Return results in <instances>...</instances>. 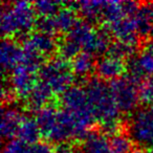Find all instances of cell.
I'll list each match as a JSON object with an SVG mask.
<instances>
[{"mask_svg": "<svg viewBox=\"0 0 153 153\" xmlns=\"http://www.w3.org/2000/svg\"><path fill=\"white\" fill-rule=\"evenodd\" d=\"M85 90L94 117L101 124L110 121H120V112L109 85L105 81L92 76L86 81Z\"/></svg>", "mask_w": 153, "mask_h": 153, "instance_id": "1", "label": "cell"}, {"mask_svg": "<svg viewBox=\"0 0 153 153\" xmlns=\"http://www.w3.org/2000/svg\"><path fill=\"white\" fill-rule=\"evenodd\" d=\"M39 78L49 86L53 94H63L65 90L71 87L74 76L68 61L59 57L51 58L44 63L38 71Z\"/></svg>", "mask_w": 153, "mask_h": 153, "instance_id": "2", "label": "cell"}, {"mask_svg": "<svg viewBox=\"0 0 153 153\" xmlns=\"http://www.w3.org/2000/svg\"><path fill=\"white\" fill-rule=\"evenodd\" d=\"M128 132L134 143L153 147V107L136 110L130 119Z\"/></svg>", "mask_w": 153, "mask_h": 153, "instance_id": "3", "label": "cell"}, {"mask_svg": "<svg viewBox=\"0 0 153 153\" xmlns=\"http://www.w3.org/2000/svg\"><path fill=\"white\" fill-rule=\"evenodd\" d=\"M109 87L115 104L121 112H131L137 107L140 101L138 88L133 85L129 80L126 79L125 76L111 81Z\"/></svg>", "mask_w": 153, "mask_h": 153, "instance_id": "4", "label": "cell"}, {"mask_svg": "<svg viewBox=\"0 0 153 153\" xmlns=\"http://www.w3.org/2000/svg\"><path fill=\"white\" fill-rule=\"evenodd\" d=\"M76 130V120L69 111L62 109L59 110L57 123L53 128L46 134V138L55 144H62L74 138Z\"/></svg>", "mask_w": 153, "mask_h": 153, "instance_id": "5", "label": "cell"}, {"mask_svg": "<svg viewBox=\"0 0 153 153\" xmlns=\"http://www.w3.org/2000/svg\"><path fill=\"white\" fill-rule=\"evenodd\" d=\"M105 28L110 34V36L117 38V40L138 47L140 38L136 30L133 18L124 17L113 23H108Z\"/></svg>", "mask_w": 153, "mask_h": 153, "instance_id": "6", "label": "cell"}, {"mask_svg": "<svg viewBox=\"0 0 153 153\" xmlns=\"http://www.w3.org/2000/svg\"><path fill=\"white\" fill-rule=\"evenodd\" d=\"M37 83L38 82L35 74L28 71L21 65H18L12 71V76L10 78V84L16 96L25 101Z\"/></svg>", "mask_w": 153, "mask_h": 153, "instance_id": "7", "label": "cell"}, {"mask_svg": "<svg viewBox=\"0 0 153 153\" xmlns=\"http://www.w3.org/2000/svg\"><path fill=\"white\" fill-rule=\"evenodd\" d=\"M11 10L18 26V36L26 35L36 25V12L32 3L26 1H17L11 3Z\"/></svg>", "mask_w": 153, "mask_h": 153, "instance_id": "8", "label": "cell"}, {"mask_svg": "<svg viewBox=\"0 0 153 153\" xmlns=\"http://www.w3.org/2000/svg\"><path fill=\"white\" fill-rule=\"evenodd\" d=\"M94 72L99 79L103 81H113L126 72V63L123 60L115 59L112 57L100 58L96 62Z\"/></svg>", "mask_w": 153, "mask_h": 153, "instance_id": "9", "label": "cell"}, {"mask_svg": "<svg viewBox=\"0 0 153 153\" xmlns=\"http://www.w3.org/2000/svg\"><path fill=\"white\" fill-rule=\"evenodd\" d=\"M24 115L17 108H12L4 106L1 109V125H0V131H1V137L5 140H13L14 136L17 135L18 129L23 121Z\"/></svg>", "mask_w": 153, "mask_h": 153, "instance_id": "10", "label": "cell"}, {"mask_svg": "<svg viewBox=\"0 0 153 153\" xmlns=\"http://www.w3.org/2000/svg\"><path fill=\"white\" fill-rule=\"evenodd\" d=\"M23 51L15 40L5 38L1 42L0 59L3 71H13L22 61Z\"/></svg>", "mask_w": 153, "mask_h": 153, "instance_id": "11", "label": "cell"}, {"mask_svg": "<svg viewBox=\"0 0 153 153\" xmlns=\"http://www.w3.org/2000/svg\"><path fill=\"white\" fill-rule=\"evenodd\" d=\"M53 91L44 82L40 81L36 84L34 89L26 99V107L32 112H38L41 108L49 104V101L53 98Z\"/></svg>", "mask_w": 153, "mask_h": 153, "instance_id": "12", "label": "cell"}, {"mask_svg": "<svg viewBox=\"0 0 153 153\" xmlns=\"http://www.w3.org/2000/svg\"><path fill=\"white\" fill-rule=\"evenodd\" d=\"M80 149L81 153H111L109 140L100 130H90Z\"/></svg>", "mask_w": 153, "mask_h": 153, "instance_id": "13", "label": "cell"}, {"mask_svg": "<svg viewBox=\"0 0 153 153\" xmlns=\"http://www.w3.org/2000/svg\"><path fill=\"white\" fill-rule=\"evenodd\" d=\"M22 51H23V57H22V61L19 65H21L22 67H24L33 74L39 71L44 64V56L33 46L28 38H26L22 42Z\"/></svg>", "mask_w": 153, "mask_h": 153, "instance_id": "14", "label": "cell"}, {"mask_svg": "<svg viewBox=\"0 0 153 153\" xmlns=\"http://www.w3.org/2000/svg\"><path fill=\"white\" fill-rule=\"evenodd\" d=\"M96 34V30L92 27L91 23L85 20H78L74 26L67 35V38L76 42L82 48H85Z\"/></svg>", "mask_w": 153, "mask_h": 153, "instance_id": "15", "label": "cell"}, {"mask_svg": "<svg viewBox=\"0 0 153 153\" xmlns=\"http://www.w3.org/2000/svg\"><path fill=\"white\" fill-rule=\"evenodd\" d=\"M58 110L57 106L53 103H49L45 107L41 108L38 112H36V119L41 132L44 135H46L49 131L53 128V126L57 123V117H58Z\"/></svg>", "mask_w": 153, "mask_h": 153, "instance_id": "16", "label": "cell"}, {"mask_svg": "<svg viewBox=\"0 0 153 153\" xmlns=\"http://www.w3.org/2000/svg\"><path fill=\"white\" fill-rule=\"evenodd\" d=\"M41 133L42 132L35 120L30 119V117H24L19 126L17 136L18 140L23 142L24 144L32 146L39 142Z\"/></svg>", "mask_w": 153, "mask_h": 153, "instance_id": "17", "label": "cell"}, {"mask_svg": "<svg viewBox=\"0 0 153 153\" xmlns=\"http://www.w3.org/2000/svg\"><path fill=\"white\" fill-rule=\"evenodd\" d=\"M105 1H98V0H84L78 2V9L76 11L84 18V20L89 23L98 22L102 20V10L104 7Z\"/></svg>", "mask_w": 153, "mask_h": 153, "instance_id": "18", "label": "cell"}, {"mask_svg": "<svg viewBox=\"0 0 153 153\" xmlns=\"http://www.w3.org/2000/svg\"><path fill=\"white\" fill-rule=\"evenodd\" d=\"M32 45L43 56H51L58 49V43L53 36L36 32L28 37Z\"/></svg>", "mask_w": 153, "mask_h": 153, "instance_id": "19", "label": "cell"}, {"mask_svg": "<svg viewBox=\"0 0 153 153\" xmlns=\"http://www.w3.org/2000/svg\"><path fill=\"white\" fill-rule=\"evenodd\" d=\"M96 63L94 61V57L87 53H80L76 58L71 60L70 68L74 74H76L79 78L87 76L94 69Z\"/></svg>", "mask_w": 153, "mask_h": 153, "instance_id": "20", "label": "cell"}, {"mask_svg": "<svg viewBox=\"0 0 153 153\" xmlns=\"http://www.w3.org/2000/svg\"><path fill=\"white\" fill-rule=\"evenodd\" d=\"M145 74L146 72L142 68L138 61V57H132L127 60L126 62V72H125V78L129 80L133 85L136 87H140L145 81Z\"/></svg>", "mask_w": 153, "mask_h": 153, "instance_id": "21", "label": "cell"}, {"mask_svg": "<svg viewBox=\"0 0 153 153\" xmlns=\"http://www.w3.org/2000/svg\"><path fill=\"white\" fill-rule=\"evenodd\" d=\"M133 20L135 22L136 30L140 36V38H150L151 32L153 30V24L147 14L146 7L144 3H140V7L138 9L137 13L133 16Z\"/></svg>", "mask_w": 153, "mask_h": 153, "instance_id": "22", "label": "cell"}, {"mask_svg": "<svg viewBox=\"0 0 153 153\" xmlns=\"http://www.w3.org/2000/svg\"><path fill=\"white\" fill-rule=\"evenodd\" d=\"M137 47L134 45L128 44L123 41L115 40L113 42H111L110 46L107 51V55L109 57L115 58L119 60H124V59H130V58L134 57L136 53Z\"/></svg>", "mask_w": 153, "mask_h": 153, "instance_id": "23", "label": "cell"}, {"mask_svg": "<svg viewBox=\"0 0 153 153\" xmlns=\"http://www.w3.org/2000/svg\"><path fill=\"white\" fill-rule=\"evenodd\" d=\"M56 22V26L59 33H69L71 28L76 23V17L74 11L70 9L63 7L59 11V13L53 17Z\"/></svg>", "mask_w": 153, "mask_h": 153, "instance_id": "24", "label": "cell"}, {"mask_svg": "<svg viewBox=\"0 0 153 153\" xmlns=\"http://www.w3.org/2000/svg\"><path fill=\"white\" fill-rule=\"evenodd\" d=\"M109 146L111 153H133L134 151L133 140L122 132L110 137Z\"/></svg>", "mask_w": 153, "mask_h": 153, "instance_id": "25", "label": "cell"}, {"mask_svg": "<svg viewBox=\"0 0 153 153\" xmlns=\"http://www.w3.org/2000/svg\"><path fill=\"white\" fill-rule=\"evenodd\" d=\"M123 9L121 1H105L102 10V20L107 24L113 23L117 20L124 18Z\"/></svg>", "mask_w": 153, "mask_h": 153, "instance_id": "26", "label": "cell"}, {"mask_svg": "<svg viewBox=\"0 0 153 153\" xmlns=\"http://www.w3.org/2000/svg\"><path fill=\"white\" fill-rule=\"evenodd\" d=\"M61 2L53 0H39L33 3V7L37 15L40 17H55L59 11Z\"/></svg>", "mask_w": 153, "mask_h": 153, "instance_id": "27", "label": "cell"}, {"mask_svg": "<svg viewBox=\"0 0 153 153\" xmlns=\"http://www.w3.org/2000/svg\"><path fill=\"white\" fill-rule=\"evenodd\" d=\"M82 47L74 41L69 38H64L58 45V51L61 58L65 59L66 61L72 60L80 53V49Z\"/></svg>", "mask_w": 153, "mask_h": 153, "instance_id": "28", "label": "cell"}, {"mask_svg": "<svg viewBox=\"0 0 153 153\" xmlns=\"http://www.w3.org/2000/svg\"><path fill=\"white\" fill-rule=\"evenodd\" d=\"M138 94L140 102L153 107V76H149L138 87Z\"/></svg>", "mask_w": 153, "mask_h": 153, "instance_id": "29", "label": "cell"}, {"mask_svg": "<svg viewBox=\"0 0 153 153\" xmlns=\"http://www.w3.org/2000/svg\"><path fill=\"white\" fill-rule=\"evenodd\" d=\"M35 27L37 32L43 33L49 36H55L56 33L58 32L53 17H40L37 20Z\"/></svg>", "mask_w": 153, "mask_h": 153, "instance_id": "30", "label": "cell"}, {"mask_svg": "<svg viewBox=\"0 0 153 153\" xmlns=\"http://www.w3.org/2000/svg\"><path fill=\"white\" fill-rule=\"evenodd\" d=\"M30 147L19 140H13L9 142L3 148L2 153H28Z\"/></svg>", "mask_w": 153, "mask_h": 153, "instance_id": "31", "label": "cell"}, {"mask_svg": "<svg viewBox=\"0 0 153 153\" xmlns=\"http://www.w3.org/2000/svg\"><path fill=\"white\" fill-rule=\"evenodd\" d=\"M138 61L146 74L153 76V53L144 51L138 56Z\"/></svg>", "mask_w": 153, "mask_h": 153, "instance_id": "32", "label": "cell"}, {"mask_svg": "<svg viewBox=\"0 0 153 153\" xmlns=\"http://www.w3.org/2000/svg\"><path fill=\"white\" fill-rule=\"evenodd\" d=\"M123 13L126 17H131L137 13L140 7V3L134 2V1H121Z\"/></svg>", "mask_w": 153, "mask_h": 153, "instance_id": "33", "label": "cell"}, {"mask_svg": "<svg viewBox=\"0 0 153 153\" xmlns=\"http://www.w3.org/2000/svg\"><path fill=\"white\" fill-rule=\"evenodd\" d=\"M28 153H55V150L48 143L38 142L30 146Z\"/></svg>", "mask_w": 153, "mask_h": 153, "instance_id": "34", "label": "cell"}, {"mask_svg": "<svg viewBox=\"0 0 153 153\" xmlns=\"http://www.w3.org/2000/svg\"><path fill=\"white\" fill-rule=\"evenodd\" d=\"M55 153H81V149L78 148L72 143L65 142L57 145L55 148Z\"/></svg>", "mask_w": 153, "mask_h": 153, "instance_id": "35", "label": "cell"}, {"mask_svg": "<svg viewBox=\"0 0 153 153\" xmlns=\"http://www.w3.org/2000/svg\"><path fill=\"white\" fill-rule=\"evenodd\" d=\"M145 7H146V11H147V14H148L149 18H150L151 22L153 24V2H146L144 3Z\"/></svg>", "mask_w": 153, "mask_h": 153, "instance_id": "36", "label": "cell"}, {"mask_svg": "<svg viewBox=\"0 0 153 153\" xmlns=\"http://www.w3.org/2000/svg\"><path fill=\"white\" fill-rule=\"evenodd\" d=\"M133 153H146V152H145V151H143V150H134Z\"/></svg>", "mask_w": 153, "mask_h": 153, "instance_id": "37", "label": "cell"}, {"mask_svg": "<svg viewBox=\"0 0 153 153\" xmlns=\"http://www.w3.org/2000/svg\"><path fill=\"white\" fill-rule=\"evenodd\" d=\"M147 153H153V147L149 148V150H148V152H147Z\"/></svg>", "mask_w": 153, "mask_h": 153, "instance_id": "38", "label": "cell"}]
</instances>
